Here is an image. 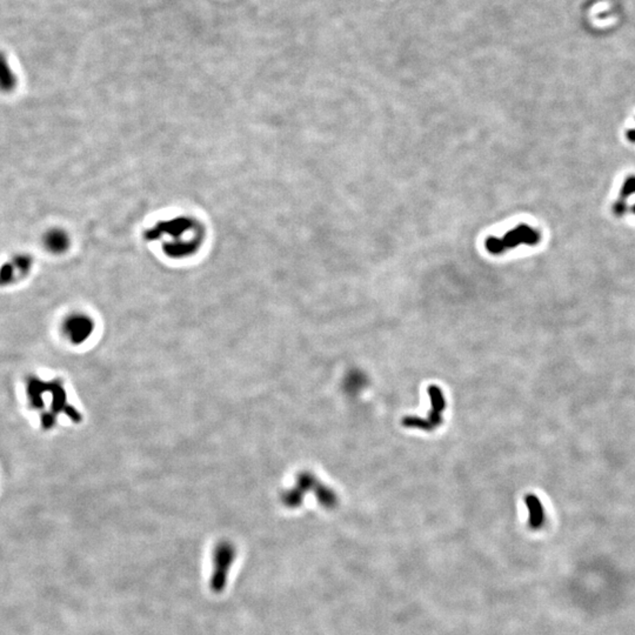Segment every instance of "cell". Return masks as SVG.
I'll list each match as a JSON object with an SVG mask.
<instances>
[{
  "instance_id": "6da1fadb",
  "label": "cell",
  "mask_w": 635,
  "mask_h": 635,
  "mask_svg": "<svg viewBox=\"0 0 635 635\" xmlns=\"http://www.w3.org/2000/svg\"><path fill=\"white\" fill-rule=\"evenodd\" d=\"M195 230H197V225L192 219L179 217V218L169 219L164 223L158 224L153 227L152 230L147 231L146 238L149 240H158L165 237L167 243H177L182 240L199 237V235L190 237L191 233Z\"/></svg>"
},
{
  "instance_id": "7a4b0ae2",
  "label": "cell",
  "mask_w": 635,
  "mask_h": 635,
  "mask_svg": "<svg viewBox=\"0 0 635 635\" xmlns=\"http://www.w3.org/2000/svg\"><path fill=\"white\" fill-rule=\"evenodd\" d=\"M429 394L431 396V403H432V409L429 411V417H405L403 425L406 427L424 429V431H433L435 427L442 424V413L446 407L445 398H444L442 390L433 385L429 388Z\"/></svg>"
},
{
  "instance_id": "3957f363",
  "label": "cell",
  "mask_w": 635,
  "mask_h": 635,
  "mask_svg": "<svg viewBox=\"0 0 635 635\" xmlns=\"http://www.w3.org/2000/svg\"><path fill=\"white\" fill-rule=\"evenodd\" d=\"M34 256L27 253H18L0 266V286L17 284L29 276L34 267Z\"/></svg>"
},
{
  "instance_id": "277c9868",
  "label": "cell",
  "mask_w": 635,
  "mask_h": 635,
  "mask_svg": "<svg viewBox=\"0 0 635 635\" xmlns=\"http://www.w3.org/2000/svg\"><path fill=\"white\" fill-rule=\"evenodd\" d=\"M536 240V233L527 227L520 226L513 231L508 232L503 238L490 237L486 240L487 251L492 254H500L507 251V248H516L519 243H531Z\"/></svg>"
},
{
  "instance_id": "5b68a950",
  "label": "cell",
  "mask_w": 635,
  "mask_h": 635,
  "mask_svg": "<svg viewBox=\"0 0 635 635\" xmlns=\"http://www.w3.org/2000/svg\"><path fill=\"white\" fill-rule=\"evenodd\" d=\"M43 245L52 254H62L70 248V235L62 228L54 227L44 235Z\"/></svg>"
},
{
  "instance_id": "8992f818",
  "label": "cell",
  "mask_w": 635,
  "mask_h": 635,
  "mask_svg": "<svg viewBox=\"0 0 635 635\" xmlns=\"http://www.w3.org/2000/svg\"><path fill=\"white\" fill-rule=\"evenodd\" d=\"M526 506L528 510V523L533 529L542 527L544 521V511L542 503L540 500L536 498V495H528L526 496Z\"/></svg>"
},
{
  "instance_id": "52a82bcc",
  "label": "cell",
  "mask_w": 635,
  "mask_h": 635,
  "mask_svg": "<svg viewBox=\"0 0 635 635\" xmlns=\"http://www.w3.org/2000/svg\"><path fill=\"white\" fill-rule=\"evenodd\" d=\"M17 86V77L13 73L12 69L10 67L8 59L3 53H0V91L4 93L12 92Z\"/></svg>"
},
{
  "instance_id": "ba28073f",
  "label": "cell",
  "mask_w": 635,
  "mask_h": 635,
  "mask_svg": "<svg viewBox=\"0 0 635 635\" xmlns=\"http://www.w3.org/2000/svg\"><path fill=\"white\" fill-rule=\"evenodd\" d=\"M90 322L84 315H73L67 319V331L73 338H80V335H86L90 331Z\"/></svg>"
}]
</instances>
